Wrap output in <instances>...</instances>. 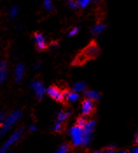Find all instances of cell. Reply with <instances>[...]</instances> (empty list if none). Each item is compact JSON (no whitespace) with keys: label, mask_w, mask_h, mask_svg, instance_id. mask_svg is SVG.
<instances>
[{"label":"cell","mask_w":138,"mask_h":153,"mask_svg":"<svg viewBox=\"0 0 138 153\" xmlns=\"http://www.w3.org/2000/svg\"><path fill=\"white\" fill-rule=\"evenodd\" d=\"M68 134L71 137L72 143L74 146H83L84 144V137L85 133L83 128H81L78 125L72 126L69 128Z\"/></svg>","instance_id":"6da1fadb"},{"label":"cell","mask_w":138,"mask_h":153,"mask_svg":"<svg viewBox=\"0 0 138 153\" xmlns=\"http://www.w3.org/2000/svg\"><path fill=\"white\" fill-rule=\"evenodd\" d=\"M21 116H22V113L19 110H15L12 112V114H10L2 124L1 130H0L1 136L6 134L9 130H11L12 126L19 121V119H20Z\"/></svg>","instance_id":"7a4b0ae2"},{"label":"cell","mask_w":138,"mask_h":153,"mask_svg":"<svg viewBox=\"0 0 138 153\" xmlns=\"http://www.w3.org/2000/svg\"><path fill=\"white\" fill-rule=\"evenodd\" d=\"M22 135H23V130H22V129H19V130H15V131L12 133V136H11L6 141L4 142V143L3 147L1 148V150H3V151H4V152H7V150H8L11 146H12L16 142H18L20 138H21Z\"/></svg>","instance_id":"3957f363"},{"label":"cell","mask_w":138,"mask_h":153,"mask_svg":"<svg viewBox=\"0 0 138 153\" xmlns=\"http://www.w3.org/2000/svg\"><path fill=\"white\" fill-rule=\"evenodd\" d=\"M100 52L101 51H100V48L98 47V45L93 41V42H91L88 47L83 50L82 53L87 56L88 59H90L96 58L100 54Z\"/></svg>","instance_id":"277c9868"},{"label":"cell","mask_w":138,"mask_h":153,"mask_svg":"<svg viewBox=\"0 0 138 153\" xmlns=\"http://www.w3.org/2000/svg\"><path fill=\"white\" fill-rule=\"evenodd\" d=\"M46 94L57 102H62L65 98L64 92H62L59 88L54 86H51L46 88Z\"/></svg>","instance_id":"5b68a950"},{"label":"cell","mask_w":138,"mask_h":153,"mask_svg":"<svg viewBox=\"0 0 138 153\" xmlns=\"http://www.w3.org/2000/svg\"><path fill=\"white\" fill-rule=\"evenodd\" d=\"M31 87L34 91L35 95L39 100H41L44 97L45 93H46V89H45V87L43 86V83L39 82V81H33V82H31Z\"/></svg>","instance_id":"8992f818"},{"label":"cell","mask_w":138,"mask_h":153,"mask_svg":"<svg viewBox=\"0 0 138 153\" xmlns=\"http://www.w3.org/2000/svg\"><path fill=\"white\" fill-rule=\"evenodd\" d=\"M33 39H34V43L36 45V47L38 48V50L42 51V50H45L47 47L46 39H45V36L43 35V33H39V32L35 33L34 36H33Z\"/></svg>","instance_id":"52a82bcc"},{"label":"cell","mask_w":138,"mask_h":153,"mask_svg":"<svg viewBox=\"0 0 138 153\" xmlns=\"http://www.w3.org/2000/svg\"><path fill=\"white\" fill-rule=\"evenodd\" d=\"M93 110V102L89 99H86L81 103V114L82 116H88Z\"/></svg>","instance_id":"ba28073f"},{"label":"cell","mask_w":138,"mask_h":153,"mask_svg":"<svg viewBox=\"0 0 138 153\" xmlns=\"http://www.w3.org/2000/svg\"><path fill=\"white\" fill-rule=\"evenodd\" d=\"M14 74H15V81L17 82H19L22 81L24 74V66L22 63H19L15 67Z\"/></svg>","instance_id":"9c48e42d"},{"label":"cell","mask_w":138,"mask_h":153,"mask_svg":"<svg viewBox=\"0 0 138 153\" xmlns=\"http://www.w3.org/2000/svg\"><path fill=\"white\" fill-rule=\"evenodd\" d=\"M84 96L87 98V99H89L91 101H98L101 99L102 97V94H100L98 91H95V90H89V91H86L84 93Z\"/></svg>","instance_id":"30bf717a"},{"label":"cell","mask_w":138,"mask_h":153,"mask_svg":"<svg viewBox=\"0 0 138 153\" xmlns=\"http://www.w3.org/2000/svg\"><path fill=\"white\" fill-rule=\"evenodd\" d=\"M8 71H7V63L5 60L1 61L0 64V82L2 83L7 77Z\"/></svg>","instance_id":"8fae6325"},{"label":"cell","mask_w":138,"mask_h":153,"mask_svg":"<svg viewBox=\"0 0 138 153\" xmlns=\"http://www.w3.org/2000/svg\"><path fill=\"white\" fill-rule=\"evenodd\" d=\"M95 126H96V122L95 121H93V120L88 121V123H86V125L83 127L84 132L87 133V134L93 135V130L95 129Z\"/></svg>","instance_id":"7c38bea8"},{"label":"cell","mask_w":138,"mask_h":153,"mask_svg":"<svg viewBox=\"0 0 138 153\" xmlns=\"http://www.w3.org/2000/svg\"><path fill=\"white\" fill-rule=\"evenodd\" d=\"M65 98L69 102H75L76 101H78L79 99V95L78 93L76 92H69V91H65L64 92Z\"/></svg>","instance_id":"4fadbf2b"},{"label":"cell","mask_w":138,"mask_h":153,"mask_svg":"<svg viewBox=\"0 0 138 153\" xmlns=\"http://www.w3.org/2000/svg\"><path fill=\"white\" fill-rule=\"evenodd\" d=\"M86 89H87V85H86V83L84 82H82V81L75 82L73 84V91L76 92V93L85 91Z\"/></svg>","instance_id":"5bb4252c"},{"label":"cell","mask_w":138,"mask_h":153,"mask_svg":"<svg viewBox=\"0 0 138 153\" xmlns=\"http://www.w3.org/2000/svg\"><path fill=\"white\" fill-rule=\"evenodd\" d=\"M105 28H106V25L104 24L98 23L96 24L95 25H93V27L91 30V33L93 35H98V34H100V33H102L103 32Z\"/></svg>","instance_id":"9a60e30c"},{"label":"cell","mask_w":138,"mask_h":153,"mask_svg":"<svg viewBox=\"0 0 138 153\" xmlns=\"http://www.w3.org/2000/svg\"><path fill=\"white\" fill-rule=\"evenodd\" d=\"M70 116H71V112L70 111H63V110H60V111L58 112L57 120L63 123L66 120H68Z\"/></svg>","instance_id":"2e32d148"},{"label":"cell","mask_w":138,"mask_h":153,"mask_svg":"<svg viewBox=\"0 0 138 153\" xmlns=\"http://www.w3.org/2000/svg\"><path fill=\"white\" fill-rule=\"evenodd\" d=\"M88 59L87 58V56H86L83 53H81L79 55L76 56V58L73 60V64H75V65H82V64H84Z\"/></svg>","instance_id":"e0dca14e"},{"label":"cell","mask_w":138,"mask_h":153,"mask_svg":"<svg viewBox=\"0 0 138 153\" xmlns=\"http://www.w3.org/2000/svg\"><path fill=\"white\" fill-rule=\"evenodd\" d=\"M69 150H70V146L68 143H62L61 145H59V147L54 153H68Z\"/></svg>","instance_id":"ac0fdd59"},{"label":"cell","mask_w":138,"mask_h":153,"mask_svg":"<svg viewBox=\"0 0 138 153\" xmlns=\"http://www.w3.org/2000/svg\"><path fill=\"white\" fill-rule=\"evenodd\" d=\"M76 2H77V4H78L79 8L84 9V8L88 7L91 4L92 0H77Z\"/></svg>","instance_id":"d6986e66"},{"label":"cell","mask_w":138,"mask_h":153,"mask_svg":"<svg viewBox=\"0 0 138 153\" xmlns=\"http://www.w3.org/2000/svg\"><path fill=\"white\" fill-rule=\"evenodd\" d=\"M44 7L48 12H53V5L51 0H45L44 1Z\"/></svg>","instance_id":"ffe728a7"},{"label":"cell","mask_w":138,"mask_h":153,"mask_svg":"<svg viewBox=\"0 0 138 153\" xmlns=\"http://www.w3.org/2000/svg\"><path fill=\"white\" fill-rule=\"evenodd\" d=\"M62 122H60V121H56L54 123H53V130L54 131V132H59V131H60V130H62Z\"/></svg>","instance_id":"44dd1931"},{"label":"cell","mask_w":138,"mask_h":153,"mask_svg":"<svg viewBox=\"0 0 138 153\" xmlns=\"http://www.w3.org/2000/svg\"><path fill=\"white\" fill-rule=\"evenodd\" d=\"M84 117H85V116L79 117L78 119H77V121H76V125L80 126V127H81V128H83V127L86 125V123H88L87 119Z\"/></svg>","instance_id":"7402d4cb"},{"label":"cell","mask_w":138,"mask_h":153,"mask_svg":"<svg viewBox=\"0 0 138 153\" xmlns=\"http://www.w3.org/2000/svg\"><path fill=\"white\" fill-rule=\"evenodd\" d=\"M18 13H19V8L17 6H13L10 10V17L11 18H15Z\"/></svg>","instance_id":"603a6c76"},{"label":"cell","mask_w":138,"mask_h":153,"mask_svg":"<svg viewBox=\"0 0 138 153\" xmlns=\"http://www.w3.org/2000/svg\"><path fill=\"white\" fill-rule=\"evenodd\" d=\"M68 6L71 9H77L78 8L77 2L74 0H68Z\"/></svg>","instance_id":"cb8c5ba5"},{"label":"cell","mask_w":138,"mask_h":153,"mask_svg":"<svg viewBox=\"0 0 138 153\" xmlns=\"http://www.w3.org/2000/svg\"><path fill=\"white\" fill-rule=\"evenodd\" d=\"M78 32H79V27H75V28H73V29H72V30L70 31V33H68V36L69 37L74 36L75 34L78 33Z\"/></svg>","instance_id":"d4e9b609"},{"label":"cell","mask_w":138,"mask_h":153,"mask_svg":"<svg viewBox=\"0 0 138 153\" xmlns=\"http://www.w3.org/2000/svg\"><path fill=\"white\" fill-rule=\"evenodd\" d=\"M7 117L8 116H6V114L4 112H1V114H0V121H1V123H4V120L7 118Z\"/></svg>","instance_id":"484cf974"},{"label":"cell","mask_w":138,"mask_h":153,"mask_svg":"<svg viewBox=\"0 0 138 153\" xmlns=\"http://www.w3.org/2000/svg\"><path fill=\"white\" fill-rule=\"evenodd\" d=\"M103 153H116V152H115V149H112V148H108V149L104 150Z\"/></svg>","instance_id":"4316f807"},{"label":"cell","mask_w":138,"mask_h":153,"mask_svg":"<svg viewBox=\"0 0 138 153\" xmlns=\"http://www.w3.org/2000/svg\"><path fill=\"white\" fill-rule=\"evenodd\" d=\"M29 130H30L31 132H35V131H37V127L35 126L34 124H31V125L29 126Z\"/></svg>","instance_id":"83f0119b"},{"label":"cell","mask_w":138,"mask_h":153,"mask_svg":"<svg viewBox=\"0 0 138 153\" xmlns=\"http://www.w3.org/2000/svg\"><path fill=\"white\" fill-rule=\"evenodd\" d=\"M129 153H138V144H137L136 146H134V147L131 149V151H130V152Z\"/></svg>","instance_id":"f1b7e54d"},{"label":"cell","mask_w":138,"mask_h":153,"mask_svg":"<svg viewBox=\"0 0 138 153\" xmlns=\"http://www.w3.org/2000/svg\"><path fill=\"white\" fill-rule=\"evenodd\" d=\"M40 66H41V63L40 62H37L33 66V70H38L40 68Z\"/></svg>","instance_id":"f546056e"},{"label":"cell","mask_w":138,"mask_h":153,"mask_svg":"<svg viewBox=\"0 0 138 153\" xmlns=\"http://www.w3.org/2000/svg\"><path fill=\"white\" fill-rule=\"evenodd\" d=\"M92 153H103V151L102 150H95Z\"/></svg>","instance_id":"4dcf8cb0"},{"label":"cell","mask_w":138,"mask_h":153,"mask_svg":"<svg viewBox=\"0 0 138 153\" xmlns=\"http://www.w3.org/2000/svg\"><path fill=\"white\" fill-rule=\"evenodd\" d=\"M135 141L137 143V144H138V131L136 133V137H135Z\"/></svg>","instance_id":"1f68e13d"},{"label":"cell","mask_w":138,"mask_h":153,"mask_svg":"<svg viewBox=\"0 0 138 153\" xmlns=\"http://www.w3.org/2000/svg\"><path fill=\"white\" fill-rule=\"evenodd\" d=\"M57 46H58L57 43H53V44H52V47H53V48H55Z\"/></svg>","instance_id":"d6a6232c"},{"label":"cell","mask_w":138,"mask_h":153,"mask_svg":"<svg viewBox=\"0 0 138 153\" xmlns=\"http://www.w3.org/2000/svg\"><path fill=\"white\" fill-rule=\"evenodd\" d=\"M117 153H128V152H126V151H121V152H119Z\"/></svg>","instance_id":"836d02e7"}]
</instances>
